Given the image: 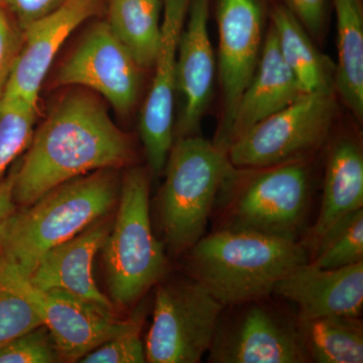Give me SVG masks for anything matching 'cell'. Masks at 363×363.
Wrapping results in <instances>:
<instances>
[{"mask_svg":"<svg viewBox=\"0 0 363 363\" xmlns=\"http://www.w3.org/2000/svg\"><path fill=\"white\" fill-rule=\"evenodd\" d=\"M30 296L49 329L62 362H80L91 351L130 328L142 318L121 321L114 312L59 290L42 291L23 279Z\"/></svg>","mask_w":363,"mask_h":363,"instance_id":"12","label":"cell"},{"mask_svg":"<svg viewBox=\"0 0 363 363\" xmlns=\"http://www.w3.org/2000/svg\"><path fill=\"white\" fill-rule=\"evenodd\" d=\"M271 26L279 52L303 92H334V67L318 51L311 35L284 4L272 6Z\"/></svg>","mask_w":363,"mask_h":363,"instance_id":"20","label":"cell"},{"mask_svg":"<svg viewBox=\"0 0 363 363\" xmlns=\"http://www.w3.org/2000/svg\"><path fill=\"white\" fill-rule=\"evenodd\" d=\"M231 168L226 150L199 136L178 138L173 145L159 203L162 233L172 252H187L204 236Z\"/></svg>","mask_w":363,"mask_h":363,"instance_id":"4","label":"cell"},{"mask_svg":"<svg viewBox=\"0 0 363 363\" xmlns=\"http://www.w3.org/2000/svg\"><path fill=\"white\" fill-rule=\"evenodd\" d=\"M143 317L133 326L117 334L96 350L85 355L80 362L84 363H143L145 350L140 339Z\"/></svg>","mask_w":363,"mask_h":363,"instance_id":"28","label":"cell"},{"mask_svg":"<svg viewBox=\"0 0 363 363\" xmlns=\"http://www.w3.org/2000/svg\"><path fill=\"white\" fill-rule=\"evenodd\" d=\"M211 0H191L177 50V91L183 107L177 135H195L213 94L215 57L209 35Z\"/></svg>","mask_w":363,"mask_h":363,"instance_id":"15","label":"cell"},{"mask_svg":"<svg viewBox=\"0 0 363 363\" xmlns=\"http://www.w3.org/2000/svg\"><path fill=\"white\" fill-rule=\"evenodd\" d=\"M102 0H67L23 30V45L4 95L38 106L40 88L62 45L91 16Z\"/></svg>","mask_w":363,"mask_h":363,"instance_id":"14","label":"cell"},{"mask_svg":"<svg viewBox=\"0 0 363 363\" xmlns=\"http://www.w3.org/2000/svg\"><path fill=\"white\" fill-rule=\"evenodd\" d=\"M223 307L195 279L160 286L145 359L152 363L201 362L213 343Z\"/></svg>","mask_w":363,"mask_h":363,"instance_id":"8","label":"cell"},{"mask_svg":"<svg viewBox=\"0 0 363 363\" xmlns=\"http://www.w3.org/2000/svg\"><path fill=\"white\" fill-rule=\"evenodd\" d=\"M23 32L0 7V98L4 95L23 45Z\"/></svg>","mask_w":363,"mask_h":363,"instance_id":"29","label":"cell"},{"mask_svg":"<svg viewBox=\"0 0 363 363\" xmlns=\"http://www.w3.org/2000/svg\"><path fill=\"white\" fill-rule=\"evenodd\" d=\"M336 113L334 92L306 94L234 140L227 149L229 162L255 169L305 161L323 145Z\"/></svg>","mask_w":363,"mask_h":363,"instance_id":"7","label":"cell"},{"mask_svg":"<svg viewBox=\"0 0 363 363\" xmlns=\"http://www.w3.org/2000/svg\"><path fill=\"white\" fill-rule=\"evenodd\" d=\"M111 227V222L104 217L52 248L26 281L38 290L62 291L114 312L113 303L99 290L93 276L95 255L104 245Z\"/></svg>","mask_w":363,"mask_h":363,"instance_id":"17","label":"cell"},{"mask_svg":"<svg viewBox=\"0 0 363 363\" xmlns=\"http://www.w3.org/2000/svg\"><path fill=\"white\" fill-rule=\"evenodd\" d=\"M116 169L78 177L16 209L4 227L0 266L28 279L50 250L104 218L118 202Z\"/></svg>","mask_w":363,"mask_h":363,"instance_id":"2","label":"cell"},{"mask_svg":"<svg viewBox=\"0 0 363 363\" xmlns=\"http://www.w3.org/2000/svg\"><path fill=\"white\" fill-rule=\"evenodd\" d=\"M130 138L93 95L73 92L57 102L18 171L13 198L21 207L52 189L98 169H117L133 160Z\"/></svg>","mask_w":363,"mask_h":363,"instance_id":"1","label":"cell"},{"mask_svg":"<svg viewBox=\"0 0 363 363\" xmlns=\"http://www.w3.org/2000/svg\"><path fill=\"white\" fill-rule=\"evenodd\" d=\"M310 359L318 363H362L363 328L358 317L333 316L302 321Z\"/></svg>","mask_w":363,"mask_h":363,"instance_id":"23","label":"cell"},{"mask_svg":"<svg viewBox=\"0 0 363 363\" xmlns=\"http://www.w3.org/2000/svg\"><path fill=\"white\" fill-rule=\"evenodd\" d=\"M247 171L250 175L240 185L230 186L225 180L222 184L226 190V228L297 240L311 199L305 161Z\"/></svg>","mask_w":363,"mask_h":363,"instance_id":"6","label":"cell"},{"mask_svg":"<svg viewBox=\"0 0 363 363\" xmlns=\"http://www.w3.org/2000/svg\"><path fill=\"white\" fill-rule=\"evenodd\" d=\"M336 14L337 64L334 91L358 121L363 118L362 0H331Z\"/></svg>","mask_w":363,"mask_h":363,"instance_id":"21","label":"cell"},{"mask_svg":"<svg viewBox=\"0 0 363 363\" xmlns=\"http://www.w3.org/2000/svg\"><path fill=\"white\" fill-rule=\"evenodd\" d=\"M14 172L0 182V248L4 227L11 215L16 211V204L13 198Z\"/></svg>","mask_w":363,"mask_h":363,"instance_id":"32","label":"cell"},{"mask_svg":"<svg viewBox=\"0 0 363 363\" xmlns=\"http://www.w3.org/2000/svg\"><path fill=\"white\" fill-rule=\"evenodd\" d=\"M191 0H162V40L154 80L140 116V133L150 171L160 175L173 147L179 39Z\"/></svg>","mask_w":363,"mask_h":363,"instance_id":"11","label":"cell"},{"mask_svg":"<svg viewBox=\"0 0 363 363\" xmlns=\"http://www.w3.org/2000/svg\"><path fill=\"white\" fill-rule=\"evenodd\" d=\"M304 95L297 79L284 61L276 35L269 26L257 69L238 100L233 121L219 147L227 152L234 140L255 124Z\"/></svg>","mask_w":363,"mask_h":363,"instance_id":"18","label":"cell"},{"mask_svg":"<svg viewBox=\"0 0 363 363\" xmlns=\"http://www.w3.org/2000/svg\"><path fill=\"white\" fill-rule=\"evenodd\" d=\"M307 262L297 240L229 228L203 236L189 257L193 279L223 306L259 302Z\"/></svg>","mask_w":363,"mask_h":363,"instance_id":"3","label":"cell"},{"mask_svg":"<svg viewBox=\"0 0 363 363\" xmlns=\"http://www.w3.org/2000/svg\"><path fill=\"white\" fill-rule=\"evenodd\" d=\"M0 1H2V0H0Z\"/></svg>","mask_w":363,"mask_h":363,"instance_id":"33","label":"cell"},{"mask_svg":"<svg viewBox=\"0 0 363 363\" xmlns=\"http://www.w3.org/2000/svg\"><path fill=\"white\" fill-rule=\"evenodd\" d=\"M162 0H111L109 28L136 65L152 68L162 40Z\"/></svg>","mask_w":363,"mask_h":363,"instance_id":"22","label":"cell"},{"mask_svg":"<svg viewBox=\"0 0 363 363\" xmlns=\"http://www.w3.org/2000/svg\"><path fill=\"white\" fill-rule=\"evenodd\" d=\"M316 242L315 266L339 269L363 262V208L336 222Z\"/></svg>","mask_w":363,"mask_h":363,"instance_id":"25","label":"cell"},{"mask_svg":"<svg viewBox=\"0 0 363 363\" xmlns=\"http://www.w3.org/2000/svg\"><path fill=\"white\" fill-rule=\"evenodd\" d=\"M140 67L112 33L107 21L95 23L62 64L58 85L82 86L104 97L121 114L138 101Z\"/></svg>","mask_w":363,"mask_h":363,"instance_id":"9","label":"cell"},{"mask_svg":"<svg viewBox=\"0 0 363 363\" xmlns=\"http://www.w3.org/2000/svg\"><path fill=\"white\" fill-rule=\"evenodd\" d=\"M62 362L49 329L42 325L0 348V363Z\"/></svg>","mask_w":363,"mask_h":363,"instance_id":"27","label":"cell"},{"mask_svg":"<svg viewBox=\"0 0 363 363\" xmlns=\"http://www.w3.org/2000/svg\"><path fill=\"white\" fill-rule=\"evenodd\" d=\"M363 208V155L350 138L334 143L325 172L321 209L314 226L315 240L346 215Z\"/></svg>","mask_w":363,"mask_h":363,"instance_id":"19","label":"cell"},{"mask_svg":"<svg viewBox=\"0 0 363 363\" xmlns=\"http://www.w3.org/2000/svg\"><path fill=\"white\" fill-rule=\"evenodd\" d=\"M23 279L0 266V348L44 325Z\"/></svg>","mask_w":363,"mask_h":363,"instance_id":"24","label":"cell"},{"mask_svg":"<svg viewBox=\"0 0 363 363\" xmlns=\"http://www.w3.org/2000/svg\"><path fill=\"white\" fill-rule=\"evenodd\" d=\"M38 106L16 97L0 98V182L35 133Z\"/></svg>","mask_w":363,"mask_h":363,"instance_id":"26","label":"cell"},{"mask_svg":"<svg viewBox=\"0 0 363 363\" xmlns=\"http://www.w3.org/2000/svg\"><path fill=\"white\" fill-rule=\"evenodd\" d=\"M210 359L220 363H302L310 359L303 339L285 319L253 305L228 326L218 325Z\"/></svg>","mask_w":363,"mask_h":363,"instance_id":"13","label":"cell"},{"mask_svg":"<svg viewBox=\"0 0 363 363\" xmlns=\"http://www.w3.org/2000/svg\"><path fill=\"white\" fill-rule=\"evenodd\" d=\"M284 6L304 26L310 35L319 39L328 18L329 0H284Z\"/></svg>","mask_w":363,"mask_h":363,"instance_id":"30","label":"cell"},{"mask_svg":"<svg viewBox=\"0 0 363 363\" xmlns=\"http://www.w3.org/2000/svg\"><path fill=\"white\" fill-rule=\"evenodd\" d=\"M274 293L297 306L301 321L358 317L363 306V262L339 269L305 262L281 279Z\"/></svg>","mask_w":363,"mask_h":363,"instance_id":"16","label":"cell"},{"mask_svg":"<svg viewBox=\"0 0 363 363\" xmlns=\"http://www.w3.org/2000/svg\"><path fill=\"white\" fill-rule=\"evenodd\" d=\"M116 218L102 250L112 303L128 307L164 277L167 259L150 218V178L143 168L126 172Z\"/></svg>","mask_w":363,"mask_h":363,"instance_id":"5","label":"cell"},{"mask_svg":"<svg viewBox=\"0 0 363 363\" xmlns=\"http://www.w3.org/2000/svg\"><path fill=\"white\" fill-rule=\"evenodd\" d=\"M264 0H217L222 117L214 143L225 136L238 100L252 78L264 45Z\"/></svg>","mask_w":363,"mask_h":363,"instance_id":"10","label":"cell"},{"mask_svg":"<svg viewBox=\"0 0 363 363\" xmlns=\"http://www.w3.org/2000/svg\"><path fill=\"white\" fill-rule=\"evenodd\" d=\"M21 32L63 6L67 0H2Z\"/></svg>","mask_w":363,"mask_h":363,"instance_id":"31","label":"cell"}]
</instances>
